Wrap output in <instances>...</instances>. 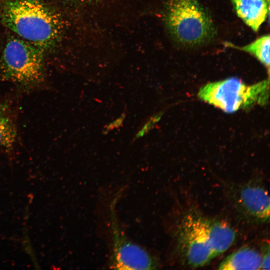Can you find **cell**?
<instances>
[{
    "mask_svg": "<svg viewBox=\"0 0 270 270\" xmlns=\"http://www.w3.org/2000/svg\"><path fill=\"white\" fill-rule=\"evenodd\" d=\"M0 18L7 28L42 49L54 44L60 32L58 16L37 0H6Z\"/></svg>",
    "mask_w": 270,
    "mask_h": 270,
    "instance_id": "cell-1",
    "label": "cell"
},
{
    "mask_svg": "<svg viewBox=\"0 0 270 270\" xmlns=\"http://www.w3.org/2000/svg\"><path fill=\"white\" fill-rule=\"evenodd\" d=\"M166 20L172 36L184 46L202 45L216 34L210 16L198 0H170Z\"/></svg>",
    "mask_w": 270,
    "mask_h": 270,
    "instance_id": "cell-2",
    "label": "cell"
},
{
    "mask_svg": "<svg viewBox=\"0 0 270 270\" xmlns=\"http://www.w3.org/2000/svg\"><path fill=\"white\" fill-rule=\"evenodd\" d=\"M176 234L179 254L190 267L202 266L216 256L212 248L210 218L194 210L186 212L177 223Z\"/></svg>",
    "mask_w": 270,
    "mask_h": 270,
    "instance_id": "cell-3",
    "label": "cell"
},
{
    "mask_svg": "<svg viewBox=\"0 0 270 270\" xmlns=\"http://www.w3.org/2000/svg\"><path fill=\"white\" fill-rule=\"evenodd\" d=\"M0 69L3 76L16 84L38 86L44 78L42 49L26 40L11 38L2 51Z\"/></svg>",
    "mask_w": 270,
    "mask_h": 270,
    "instance_id": "cell-4",
    "label": "cell"
},
{
    "mask_svg": "<svg viewBox=\"0 0 270 270\" xmlns=\"http://www.w3.org/2000/svg\"><path fill=\"white\" fill-rule=\"evenodd\" d=\"M269 79L248 85L236 78L210 82L198 92L202 100L232 113L254 104H266L269 94Z\"/></svg>",
    "mask_w": 270,
    "mask_h": 270,
    "instance_id": "cell-5",
    "label": "cell"
},
{
    "mask_svg": "<svg viewBox=\"0 0 270 270\" xmlns=\"http://www.w3.org/2000/svg\"><path fill=\"white\" fill-rule=\"evenodd\" d=\"M119 194L110 205L109 224L111 234V252L109 266L118 270H154L158 264L156 258L144 248L132 242L120 223L116 210Z\"/></svg>",
    "mask_w": 270,
    "mask_h": 270,
    "instance_id": "cell-6",
    "label": "cell"
},
{
    "mask_svg": "<svg viewBox=\"0 0 270 270\" xmlns=\"http://www.w3.org/2000/svg\"><path fill=\"white\" fill-rule=\"evenodd\" d=\"M236 202L240 212L250 221L262 223L269 220V196L261 185L250 182L242 186L236 194Z\"/></svg>",
    "mask_w": 270,
    "mask_h": 270,
    "instance_id": "cell-7",
    "label": "cell"
},
{
    "mask_svg": "<svg viewBox=\"0 0 270 270\" xmlns=\"http://www.w3.org/2000/svg\"><path fill=\"white\" fill-rule=\"evenodd\" d=\"M238 16L254 31H258L268 12L266 0H230Z\"/></svg>",
    "mask_w": 270,
    "mask_h": 270,
    "instance_id": "cell-8",
    "label": "cell"
},
{
    "mask_svg": "<svg viewBox=\"0 0 270 270\" xmlns=\"http://www.w3.org/2000/svg\"><path fill=\"white\" fill-rule=\"evenodd\" d=\"M262 264L260 252L250 246L241 248L228 256L220 264L218 269L260 270Z\"/></svg>",
    "mask_w": 270,
    "mask_h": 270,
    "instance_id": "cell-9",
    "label": "cell"
},
{
    "mask_svg": "<svg viewBox=\"0 0 270 270\" xmlns=\"http://www.w3.org/2000/svg\"><path fill=\"white\" fill-rule=\"evenodd\" d=\"M17 130L8 106L0 102V149L10 150L14 146Z\"/></svg>",
    "mask_w": 270,
    "mask_h": 270,
    "instance_id": "cell-10",
    "label": "cell"
},
{
    "mask_svg": "<svg viewBox=\"0 0 270 270\" xmlns=\"http://www.w3.org/2000/svg\"><path fill=\"white\" fill-rule=\"evenodd\" d=\"M226 46L253 55L269 70L270 46L269 34L261 36L252 42L244 46H238L230 42H226Z\"/></svg>",
    "mask_w": 270,
    "mask_h": 270,
    "instance_id": "cell-11",
    "label": "cell"
},
{
    "mask_svg": "<svg viewBox=\"0 0 270 270\" xmlns=\"http://www.w3.org/2000/svg\"><path fill=\"white\" fill-rule=\"evenodd\" d=\"M162 115V112H160L151 116L146 122H145L142 128L136 134L132 142L143 137L148 133L160 120Z\"/></svg>",
    "mask_w": 270,
    "mask_h": 270,
    "instance_id": "cell-12",
    "label": "cell"
},
{
    "mask_svg": "<svg viewBox=\"0 0 270 270\" xmlns=\"http://www.w3.org/2000/svg\"><path fill=\"white\" fill-rule=\"evenodd\" d=\"M260 254L262 258L261 269L270 270V244L268 242L263 244L262 252Z\"/></svg>",
    "mask_w": 270,
    "mask_h": 270,
    "instance_id": "cell-13",
    "label": "cell"
},
{
    "mask_svg": "<svg viewBox=\"0 0 270 270\" xmlns=\"http://www.w3.org/2000/svg\"><path fill=\"white\" fill-rule=\"evenodd\" d=\"M126 114H122L120 116L116 119L115 120L112 122H110L106 126L104 127L102 133L104 134H106L108 133L110 130H112L114 128H118L123 123V122L125 118Z\"/></svg>",
    "mask_w": 270,
    "mask_h": 270,
    "instance_id": "cell-14",
    "label": "cell"
}]
</instances>
